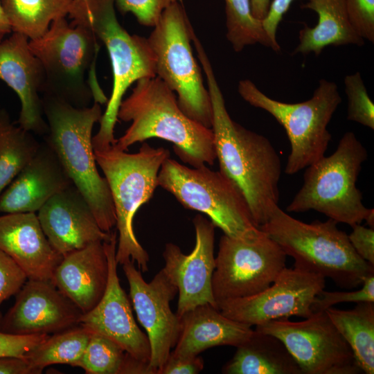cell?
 Returning <instances> with one entry per match:
<instances>
[{
	"instance_id": "1",
	"label": "cell",
	"mask_w": 374,
	"mask_h": 374,
	"mask_svg": "<svg viewBox=\"0 0 374 374\" xmlns=\"http://www.w3.org/2000/svg\"><path fill=\"white\" fill-rule=\"evenodd\" d=\"M194 39L212 105L211 129L220 170L240 190L259 228L278 207L280 157L267 138L231 118L210 60L199 39Z\"/></svg>"
},
{
	"instance_id": "2",
	"label": "cell",
	"mask_w": 374,
	"mask_h": 374,
	"mask_svg": "<svg viewBox=\"0 0 374 374\" xmlns=\"http://www.w3.org/2000/svg\"><path fill=\"white\" fill-rule=\"evenodd\" d=\"M117 118L131 122L114 144L120 150L127 151L136 143L159 138L172 143L175 154L190 167L213 166L216 160L212 129L187 116L174 91L157 76L136 81L130 95L122 100Z\"/></svg>"
},
{
	"instance_id": "3",
	"label": "cell",
	"mask_w": 374,
	"mask_h": 374,
	"mask_svg": "<svg viewBox=\"0 0 374 374\" xmlns=\"http://www.w3.org/2000/svg\"><path fill=\"white\" fill-rule=\"evenodd\" d=\"M48 132L44 136L62 167L89 203L100 228L109 233L116 217L111 192L98 172L92 145V130L102 117L100 105L75 107L53 96L42 94Z\"/></svg>"
},
{
	"instance_id": "4",
	"label": "cell",
	"mask_w": 374,
	"mask_h": 374,
	"mask_svg": "<svg viewBox=\"0 0 374 374\" xmlns=\"http://www.w3.org/2000/svg\"><path fill=\"white\" fill-rule=\"evenodd\" d=\"M337 224L329 218L305 223L278 206L259 228L294 259V267L329 278L341 287L355 288L374 274V266L356 253Z\"/></svg>"
},
{
	"instance_id": "5",
	"label": "cell",
	"mask_w": 374,
	"mask_h": 374,
	"mask_svg": "<svg viewBox=\"0 0 374 374\" xmlns=\"http://www.w3.org/2000/svg\"><path fill=\"white\" fill-rule=\"evenodd\" d=\"M98 41L91 28L69 23L65 17L54 20L42 37L29 40L44 71L42 94L77 108L89 107L92 100L107 104L96 75Z\"/></svg>"
},
{
	"instance_id": "6",
	"label": "cell",
	"mask_w": 374,
	"mask_h": 374,
	"mask_svg": "<svg viewBox=\"0 0 374 374\" xmlns=\"http://www.w3.org/2000/svg\"><path fill=\"white\" fill-rule=\"evenodd\" d=\"M94 155L107 181L115 209L118 233L116 260L123 265L131 260L141 271L146 272L150 257L134 234L133 220L158 186V174L163 162L170 157L169 151L143 143L136 153L113 145L94 150Z\"/></svg>"
},
{
	"instance_id": "7",
	"label": "cell",
	"mask_w": 374,
	"mask_h": 374,
	"mask_svg": "<svg viewBox=\"0 0 374 374\" xmlns=\"http://www.w3.org/2000/svg\"><path fill=\"white\" fill-rule=\"evenodd\" d=\"M367 157L366 149L356 135L346 132L332 154L305 168L303 184L287 211L314 210L351 227L361 224L371 208L364 205L356 183Z\"/></svg>"
},
{
	"instance_id": "8",
	"label": "cell",
	"mask_w": 374,
	"mask_h": 374,
	"mask_svg": "<svg viewBox=\"0 0 374 374\" xmlns=\"http://www.w3.org/2000/svg\"><path fill=\"white\" fill-rule=\"evenodd\" d=\"M238 91L246 102L267 112L285 129L291 145L285 173L295 174L325 155L332 139L328 125L341 102L334 82L321 79L312 98L297 103L271 98L247 79L238 82Z\"/></svg>"
},
{
	"instance_id": "9",
	"label": "cell",
	"mask_w": 374,
	"mask_h": 374,
	"mask_svg": "<svg viewBox=\"0 0 374 374\" xmlns=\"http://www.w3.org/2000/svg\"><path fill=\"white\" fill-rule=\"evenodd\" d=\"M158 186L171 193L186 208L204 213L224 234L251 239L262 231L255 224L243 194L220 170L206 165L194 168L168 157L158 174Z\"/></svg>"
},
{
	"instance_id": "10",
	"label": "cell",
	"mask_w": 374,
	"mask_h": 374,
	"mask_svg": "<svg viewBox=\"0 0 374 374\" xmlns=\"http://www.w3.org/2000/svg\"><path fill=\"white\" fill-rule=\"evenodd\" d=\"M193 31L177 1L163 12L147 39L156 57L157 76L177 93L179 106L187 116L211 129L212 105L193 54Z\"/></svg>"
},
{
	"instance_id": "11",
	"label": "cell",
	"mask_w": 374,
	"mask_h": 374,
	"mask_svg": "<svg viewBox=\"0 0 374 374\" xmlns=\"http://www.w3.org/2000/svg\"><path fill=\"white\" fill-rule=\"evenodd\" d=\"M114 0H95L90 27L105 46L112 67L113 85L100 127L92 136L93 150L114 145V128L123 97L132 83L154 78L156 57L147 38L130 35L118 22Z\"/></svg>"
},
{
	"instance_id": "12",
	"label": "cell",
	"mask_w": 374,
	"mask_h": 374,
	"mask_svg": "<svg viewBox=\"0 0 374 374\" xmlns=\"http://www.w3.org/2000/svg\"><path fill=\"white\" fill-rule=\"evenodd\" d=\"M287 255L265 233L251 239L221 236L212 276L218 302L256 294L285 267Z\"/></svg>"
},
{
	"instance_id": "13",
	"label": "cell",
	"mask_w": 374,
	"mask_h": 374,
	"mask_svg": "<svg viewBox=\"0 0 374 374\" xmlns=\"http://www.w3.org/2000/svg\"><path fill=\"white\" fill-rule=\"evenodd\" d=\"M255 330L272 335L285 346L302 374L363 373L353 353L325 311L301 321H271Z\"/></svg>"
},
{
	"instance_id": "14",
	"label": "cell",
	"mask_w": 374,
	"mask_h": 374,
	"mask_svg": "<svg viewBox=\"0 0 374 374\" xmlns=\"http://www.w3.org/2000/svg\"><path fill=\"white\" fill-rule=\"evenodd\" d=\"M325 288V278L299 268L279 273L269 287L247 297L217 303L225 317L251 326L293 316L308 318L315 299Z\"/></svg>"
},
{
	"instance_id": "15",
	"label": "cell",
	"mask_w": 374,
	"mask_h": 374,
	"mask_svg": "<svg viewBox=\"0 0 374 374\" xmlns=\"http://www.w3.org/2000/svg\"><path fill=\"white\" fill-rule=\"evenodd\" d=\"M122 265L133 308L150 341L149 367L153 374H157L175 346L180 332V317L170 308V301L178 290L162 269L148 283L132 260Z\"/></svg>"
},
{
	"instance_id": "16",
	"label": "cell",
	"mask_w": 374,
	"mask_h": 374,
	"mask_svg": "<svg viewBox=\"0 0 374 374\" xmlns=\"http://www.w3.org/2000/svg\"><path fill=\"white\" fill-rule=\"evenodd\" d=\"M195 244L189 254L172 242L166 243L161 269L177 287L179 294L176 314L179 317L198 305L209 303L218 308L212 290L215 269V226L202 215L193 220Z\"/></svg>"
},
{
	"instance_id": "17",
	"label": "cell",
	"mask_w": 374,
	"mask_h": 374,
	"mask_svg": "<svg viewBox=\"0 0 374 374\" xmlns=\"http://www.w3.org/2000/svg\"><path fill=\"white\" fill-rule=\"evenodd\" d=\"M103 244L109 267L106 290L99 303L82 314L79 324L112 339L134 359L149 365L151 348L148 337L135 321L117 274V231H112L110 238Z\"/></svg>"
},
{
	"instance_id": "18",
	"label": "cell",
	"mask_w": 374,
	"mask_h": 374,
	"mask_svg": "<svg viewBox=\"0 0 374 374\" xmlns=\"http://www.w3.org/2000/svg\"><path fill=\"white\" fill-rule=\"evenodd\" d=\"M82 311L51 280L28 279L0 330L13 335L57 333L79 325Z\"/></svg>"
},
{
	"instance_id": "19",
	"label": "cell",
	"mask_w": 374,
	"mask_h": 374,
	"mask_svg": "<svg viewBox=\"0 0 374 374\" xmlns=\"http://www.w3.org/2000/svg\"><path fill=\"white\" fill-rule=\"evenodd\" d=\"M0 80L20 100L19 126L33 134L46 135L48 126L40 96L44 82V71L25 35L13 32L0 42Z\"/></svg>"
},
{
	"instance_id": "20",
	"label": "cell",
	"mask_w": 374,
	"mask_h": 374,
	"mask_svg": "<svg viewBox=\"0 0 374 374\" xmlns=\"http://www.w3.org/2000/svg\"><path fill=\"white\" fill-rule=\"evenodd\" d=\"M37 212L48 240L62 256L110 238L112 231L100 228L89 203L73 184L53 196Z\"/></svg>"
},
{
	"instance_id": "21",
	"label": "cell",
	"mask_w": 374,
	"mask_h": 374,
	"mask_svg": "<svg viewBox=\"0 0 374 374\" xmlns=\"http://www.w3.org/2000/svg\"><path fill=\"white\" fill-rule=\"evenodd\" d=\"M72 184L57 154L44 141L0 195V213H36L49 199Z\"/></svg>"
},
{
	"instance_id": "22",
	"label": "cell",
	"mask_w": 374,
	"mask_h": 374,
	"mask_svg": "<svg viewBox=\"0 0 374 374\" xmlns=\"http://www.w3.org/2000/svg\"><path fill=\"white\" fill-rule=\"evenodd\" d=\"M0 249L33 280L51 281L63 258L50 244L35 213L0 215Z\"/></svg>"
},
{
	"instance_id": "23",
	"label": "cell",
	"mask_w": 374,
	"mask_h": 374,
	"mask_svg": "<svg viewBox=\"0 0 374 374\" xmlns=\"http://www.w3.org/2000/svg\"><path fill=\"white\" fill-rule=\"evenodd\" d=\"M103 242H93L63 256L51 279L83 314L99 303L106 290L109 267Z\"/></svg>"
},
{
	"instance_id": "24",
	"label": "cell",
	"mask_w": 374,
	"mask_h": 374,
	"mask_svg": "<svg viewBox=\"0 0 374 374\" xmlns=\"http://www.w3.org/2000/svg\"><path fill=\"white\" fill-rule=\"evenodd\" d=\"M181 329L170 352L177 357H193L217 346H238L253 334L251 326L231 319L209 303L197 306L180 317Z\"/></svg>"
},
{
	"instance_id": "25",
	"label": "cell",
	"mask_w": 374,
	"mask_h": 374,
	"mask_svg": "<svg viewBox=\"0 0 374 374\" xmlns=\"http://www.w3.org/2000/svg\"><path fill=\"white\" fill-rule=\"evenodd\" d=\"M302 8L318 15L314 27L305 25L299 30V43L293 54L319 55L330 45L362 46L364 40L353 29L347 12L345 0H308Z\"/></svg>"
},
{
	"instance_id": "26",
	"label": "cell",
	"mask_w": 374,
	"mask_h": 374,
	"mask_svg": "<svg viewBox=\"0 0 374 374\" xmlns=\"http://www.w3.org/2000/svg\"><path fill=\"white\" fill-rule=\"evenodd\" d=\"M234 356L222 368L226 374H302L284 344L272 335L254 330L236 347Z\"/></svg>"
},
{
	"instance_id": "27",
	"label": "cell",
	"mask_w": 374,
	"mask_h": 374,
	"mask_svg": "<svg viewBox=\"0 0 374 374\" xmlns=\"http://www.w3.org/2000/svg\"><path fill=\"white\" fill-rule=\"evenodd\" d=\"M325 312L350 346L366 374L374 373V302H359L350 310L332 307Z\"/></svg>"
},
{
	"instance_id": "28",
	"label": "cell",
	"mask_w": 374,
	"mask_h": 374,
	"mask_svg": "<svg viewBox=\"0 0 374 374\" xmlns=\"http://www.w3.org/2000/svg\"><path fill=\"white\" fill-rule=\"evenodd\" d=\"M12 31L29 40L42 37L51 23L69 15L73 0H1Z\"/></svg>"
},
{
	"instance_id": "29",
	"label": "cell",
	"mask_w": 374,
	"mask_h": 374,
	"mask_svg": "<svg viewBox=\"0 0 374 374\" xmlns=\"http://www.w3.org/2000/svg\"><path fill=\"white\" fill-rule=\"evenodd\" d=\"M78 366L89 374H153L148 364L134 359L112 339L93 332Z\"/></svg>"
},
{
	"instance_id": "30",
	"label": "cell",
	"mask_w": 374,
	"mask_h": 374,
	"mask_svg": "<svg viewBox=\"0 0 374 374\" xmlns=\"http://www.w3.org/2000/svg\"><path fill=\"white\" fill-rule=\"evenodd\" d=\"M91 332L79 324L55 333L28 353L24 359L38 373L52 364L78 366Z\"/></svg>"
},
{
	"instance_id": "31",
	"label": "cell",
	"mask_w": 374,
	"mask_h": 374,
	"mask_svg": "<svg viewBox=\"0 0 374 374\" xmlns=\"http://www.w3.org/2000/svg\"><path fill=\"white\" fill-rule=\"evenodd\" d=\"M33 134L8 123L0 135V195L36 154Z\"/></svg>"
},
{
	"instance_id": "32",
	"label": "cell",
	"mask_w": 374,
	"mask_h": 374,
	"mask_svg": "<svg viewBox=\"0 0 374 374\" xmlns=\"http://www.w3.org/2000/svg\"><path fill=\"white\" fill-rule=\"evenodd\" d=\"M224 2L226 37L235 52H240L245 46L256 44L274 51L262 21L252 13L251 0H224Z\"/></svg>"
},
{
	"instance_id": "33",
	"label": "cell",
	"mask_w": 374,
	"mask_h": 374,
	"mask_svg": "<svg viewBox=\"0 0 374 374\" xmlns=\"http://www.w3.org/2000/svg\"><path fill=\"white\" fill-rule=\"evenodd\" d=\"M344 82L348 100L347 119L374 130V104L360 73L347 75Z\"/></svg>"
},
{
	"instance_id": "34",
	"label": "cell",
	"mask_w": 374,
	"mask_h": 374,
	"mask_svg": "<svg viewBox=\"0 0 374 374\" xmlns=\"http://www.w3.org/2000/svg\"><path fill=\"white\" fill-rule=\"evenodd\" d=\"M374 302V274L366 276L362 287L355 291L326 292L321 291L315 299L312 309L313 312L325 311L327 308L342 302Z\"/></svg>"
},
{
	"instance_id": "35",
	"label": "cell",
	"mask_w": 374,
	"mask_h": 374,
	"mask_svg": "<svg viewBox=\"0 0 374 374\" xmlns=\"http://www.w3.org/2000/svg\"><path fill=\"white\" fill-rule=\"evenodd\" d=\"M123 14L132 13L143 26L154 27L163 12L178 0H114Z\"/></svg>"
},
{
	"instance_id": "36",
	"label": "cell",
	"mask_w": 374,
	"mask_h": 374,
	"mask_svg": "<svg viewBox=\"0 0 374 374\" xmlns=\"http://www.w3.org/2000/svg\"><path fill=\"white\" fill-rule=\"evenodd\" d=\"M350 22L364 40L374 42V0H345Z\"/></svg>"
},
{
	"instance_id": "37",
	"label": "cell",
	"mask_w": 374,
	"mask_h": 374,
	"mask_svg": "<svg viewBox=\"0 0 374 374\" xmlns=\"http://www.w3.org/2000/svg\"><path fill=\"white\" fill-rule=\"evenodd\" d=\"M27 280L19 266L0 249V306L4 301L16 294ZM1 318L0 314V323Z\"/></svg>"
},
{
	"instance_id": "38",
	"label": "cell",
	"mask_w": 374,
	"mask_h": 374,
	"mask_svg": "<svg viewBox=\"0 0 374 374\" xmlns=\"http://www.w3.org/2000/svg\"><path fill=\"white\" fill-rule=\"evenodd\" d=\"M48 337V334L13 335L0 330V357L24 358Z\"/></svg>"
},
{
	"instance_id": "39",
	"label": "cell",
	"mask_w": 374,
	"mask_h": 374,
	"mask_svg": "<svg viewBox=\"0 0 374 374\" xmlns=\"http://www.w3.org/2000/svg\"><path fill=\"white\" fill-rule=\"evenodd\" d=\"M348 235L349 241L356 253L364 260L374 266V229L360 224L352 226Z\"/></svg>"
},
{
	"instance_id": "40",
	"label": "cell",
	"mask_w": 374,
	"mask_h": 374,
	"mask_svg": "<svg viewBox=\"0 0 374 374\" xmlns=\"http://www.w3.org/2000/svg\"><path fill=\"white\" fill-rule=\"evenodd\" d=\"M294 1L272 0L269 12L262 20L264 29L274 46V51L276 52H279L280 50V46L276 39L278 25Z\"/></svg>"
},
{
	"instance_id": "41",
	"label": "cell",
	"mask_w": 374,
	"mask_h": 374,
	"mask_svg": "<svg viewBox=\"0 0 374 374\" xmlns=\"http://www.w3.org/2000/svg\"><path fill=\"white\" fill-rule=\"evenodd\" d=\"M204 360L199 355L177 357L170 353L157 374H197L204 368Z\"/></svg>"
},
{
	"instance_id": "42",
	"label": "cell",
	"mask_w": 374,
	"mask_h": 374,
	"mask_svg": "<svg viewBox=\"0 0 374 374\" xmlns=\"http://www.w3.org/2000/svg\"><path fill=\"white\" fill-rule=\"evenodd\" d=\"M94 1L95 0H73L69 14L71 19V23L90 27Z\"/></svg>"
},
{
	"instance_id": "43",
	"label": "cell",
	"mask_w": 374,
	"mask_h": 374,
	"mask_svg": "<svg viewBox=\"0 0 374 374\" xmlns=\"http://www.w3.org/2000/svg\"><path fill=\"white\" fill-rule=\"evenodd\" d=\"M0 374H38L21 357H0Z\"/></svg>"
},
{
	"instance_id": "44",
	"label": "cell",
	"mask_w": 374,
	"mask_h": 374,
	"mask_svg": "<svg viewBox=\"0 0 374 374\" xmlns=\"http://www.w3.org/2000/svg\"><path fill=\"white\" fill-rule=\"evenodd\" d=\"M271 1L272 0H251L253 16L262 21L269 12Z\"/></svg>"
},
{
	"instance_id": "45",
	"label": "cell",
	"mask_w": 374,
	"mask_h": 374,
	"mask_svg": "<svg viewBox=\"0 0 374 374\" xmlns=\"http://www.w3.org/2000/svg\"><path fill=\"white\" fill-rule=\"evenodd\" d=\"M12 31L9 21L6 15L0 0V42L3 37Z\"/></svg>"
},
{
	"instance_id": "46",
	"label": "cell",
	"mask_w": 374,
	"mask_h": 374,
	"mask_svg": "<svg viewBox=\"0 0 374 374\" xmlns=\"http://www.w3.org/2000/svg\"><path fill=\"white\" fill-rule=\"evenodd\" d=\"M10 123L9 114L4 109L0 107V135L4 127Z\"/></svg>"
},
{
	"instance_id": "47",
	"label": "cell",
	"mask_w": 374,
	"mask_h": 374,
	"mask_svg": "<svg viewBox=\"0 0 374 374\" xmlns=\"http://www.w3.org/2000/svg\"><path fill=\"white\" fill-rule=\"evenodd\" d=\"M365 221L366 224L371 228H374V210L371 208L368 214L367 215Z\"/></svg>"
}]
</instances>
